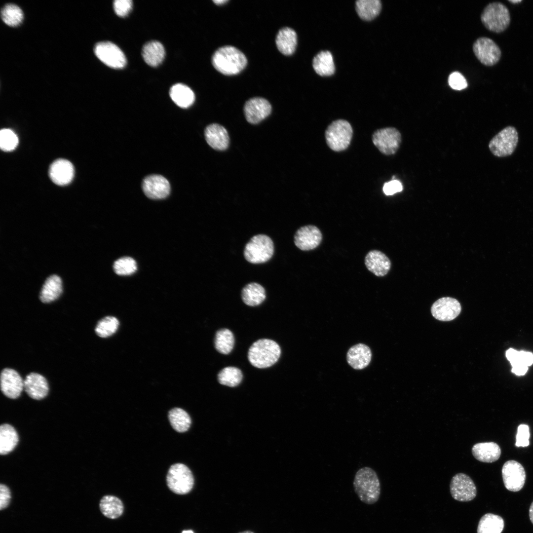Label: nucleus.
Masks as SVG:
<instances>
[{"label":"nucleus","instance_id":"6e6552de","mask_svg":"<svg viewBox=\"0 0 533 533\" xmlns=\"http://www.w3.org/2000/svg\"><path fill=\"white\" fill-rule=\"evenodd\" d=\"M518 142V134L517 130L513 126H508L491 140L489 143V148L495 156L505 157L514 152Z\"/></svg>","mask_w":533,"mask_h":533},{"label":"nucleus","instance_id":"c03bdc74","mask_svg":"<svg viewBox=\"0 0 533 533\" xmlns=\"http://www.w3.org/2000/svg\"><path fill=\"white\" fill-rule=\"evenodd\" d=\"M132 7L131 0H116L114 2V8L115 13L119 16L124 17L130 11Z\"/></svg>","mask_w":533,"mask_h":533},{"label":"nucleus","instance_id":"0eeeda50","mask_svg":"<svg viewBox=\"0 0 533 533\" xmlns=\"http://www.w3.org/2000/svg\"><path fill=\"white\" fill-rule=\"evenodd\" d=\"M166 482L168 488L173 493L185 495L192 489L194 478L191 471L187 466L178 463L172 465L169 468Z\"/></svg>","mask_w":533,"mask_h":533},{"label":"nucleus","instance_id":"a878e982","mask_svg":"<svg viewBox=\"0 0 533 533\" xmlns=\"http://www.w3.org/2000/svg\"><path fill=\"white\" fill-rule=\"evenodd\" d=\"M142 56L145 62L152 67H157L163 61L165 49L159 41L153 40L146 43L142 49Z\"/></svg>","mask_w":533,"mask_h":533},{"label":"nucleus","instance_id":"a18cd8bd","mask_svg":"<svg viewBox=\"0 0 533 533\" xmlns=\"http://www.w3.org/2000/svg\"><path fill=\"white\" fill-rule=\"evenodd\" d=\"M403 190L402 183L397 180H392L384 184L382 190L386 195H391Z\"/></svg>","mask_w":533,"mask_h":533},{"label":"nucleus","instance_id":"49530a36","mask_svg":"<svg viewBox=\"0 0 533 533\" xmlns=\"http://www.w3.org/2000/svg\"><path fill=\"white\" fill-rule=\"evenodd\" d=\"M11 499V493L9 489L5 485H0V509L6 508L9 505Z\"/></svg>","mask_w":533,"mask_h":533},{"label":"nucleus","instance_id":"f257e3e1","mask_svg":"<svg viewBox=\"0 0 533 533\" xmlns=\"http://www.w3.org/2000/svg\"><path fill=\"white\" fill-rule=\"evenodd\" d=\"M355 493L359 499L367 504L379 500L381 494L379 478L374 470L369 467L360 468L355 473L353 482Z\"/></svg>","mask_w":533,"mask_h":533},{"label":"nucleus","instance_id":"1a4fd4ad","mask_svg":"<svg viewBox=\"0 0 533 533\" xmlns=\"http://www.w3.org/2000/svg\"><path fill=\"white\" fill-rule=\"evenodd\" d=\"M375 146L382 154L390 155L398 150L402 141L399 131L395 127H385L378 129L372 135Z\"/></svg>","mask_w":533,"mask_h":533},{"label":"nucleus","instance_id":"603ef678","mask_svg":"<svg viewBox=\"0 0 533 533\" xmlns=\"http://www.w3.org/2000/svg\"><path fill=\"white\" fill-rule=\"evenodd\" d=\"M213 1L216 4H222L228 1V0H216Z\"/></svg>","mask_w":533,"mask_h":533},{"label":"nucleus","instance_id":"c85d7f7f","mask_svg":"<svg viewBox=\"0 0 533 533\" xmlns=\"http://www.w3.org/2000/svg\"><path fill=\"white\" fill-rule=\"evenodd\" d=\"M266 291L260 284L252 282L246 285L242 290V301L247 305L257 306L262 304L266 299Z\"/></svg>","mask_w":533,"mask_h":533},{"label":"nucleus","instance_id":"6e6d98bb","mask_svg":"<svg viewBox=\"0 0 533 533\" xmlns=\"http://www.w3.org/2000/svg\"><path fill=\"white\" fill-rule=\"evenodd\" d=\"M254 533L251 532V531H246L240 532V533Z\"/></svg>","mask_w":533,"mask_h":533},{"label":"nucleus","instance_id":"de8ad7c7","mask_svg":"<svg viewBox=\"0 0 533 533\" xmlns=\"http://www.w3.org/2000/svg\"><path fill=\"white\" fill-rule=\"evenodd\" d=\"M520 361L528 366L533 364V354L532 353L519 351Z\"/></svg>","mask_w":533,"mask_h":533},{"label":"nucleus","instance_id":"37998d69","mask_svg":"<svg viewBox=\"0 0 533 533\" xmlns=\"http://www.w3.org/2000/svg\"><path fill=\"white\" fill-rule=\"evenodd\" d=\"M448 83L452 88L457 90H462L467 86L465 78L458 72H454L449 75Z\"/></svg>","mask_w":533,"mask_h":533},{"label":"nucleus","instance_id":"39448f33","mask_svg":"<svg viewBox=\"0 0 533 533\" xmlns=\"http://www.w3.org/2000/svg\"><path fill=\"white\" fill-rule=\"evenodd\" d=\"M353 129L350 124L344 119L333 121L325 131L327 145L333 151L341 152L349 146L352 137Z\"/></svg>","mask_w":533,"mask_h":533},{"label":"nucleus","instance_id":"6ab92c4d","mask_svg":"<svg viewBox=\"0 0 533 533\" xmlns=\"http://www.w3.org/2000/svg\"><path fill=\"white\" fill-rule=\"evenodd\" d=\"M49 175L51 180L56 185H66L73 179L74 168L72 163L68 160L58 159L50 166Z\"/></svg>","mask_w":533,"mask_h":533},{"label":"nucleus","instance_id":"412c9836","mask_svg":"<svg viewBox=\"0 0 533 533\" xmlns=\"http://www.w3.org/2000/svg\"><path fill=\"white\" fill-rule=\"evenodd\" d=\"M204 135L207 143L213 149L224 151L228 148L229 136L227 130L223 126L217 123L211 124L206 127Z\"/></svg>","mask_w":533,"mask_h":533},{"label":"nucleus","instance_id":"4be33fe9","mask_svg":"<svg viewBox=\"0 0 533 533\" xmlns=\"http://www.w3.org/2000/svg\"><path fill=\"white\" fill-rule=\"evenodd\" d=\"M365 264L367 268L377 276L386 275L391 268L389 259L382 252L373 250L365 256Z\"/></svg>","mask_w":533,"mask_h":533},{"label":"nucleus","instance_id":"20e7f679","mask_svg":"<svg viewBox=\"0 0 533 533\" xmlns=\"http://www.w3.org/2000/svg\"><path fill=\"white\" fill-rule=\"evenodd\" d=\"M480 18L484 27L495 33H500L506 30L511 21L508 7L499 1L488 4L483 10Z\"/></svg>","mask_w":533,"mask_h":533},{"label":"nucleus","instance_id":"473e14b6","mask_svg":"<svg viewBox=\"0 0 533 533\" xmlns=\"http://www.w3.org/2000/svg\"><path fill=\"white\" fill-rule=\"evenodd\" d=\"M504 526L503 519L492 513H487L480 519L477 533H501Z\"/></svg>","mask_w":533,"mask_h":533},{"label":"nucleus","instance_id":"ddd939ff","mask_svg":"<svg viewBox=\"0 0 533 533\" xmlns=\"http://www.w3.org/2000/svg\"><path fill=\"white\" fill-rule=\"evenodd\" d=\"M502 476L505 488L511 492H518L524 486L526 472L523 466L517 461H507L502 468Z\"/></svg>","mask_w":533,"mask_h":533},{"label":"nucleus","instance_id":"2eb2a0df","mask_svg":"<svg viewBox=\"0 0 533 533\" xmlns=\"http://www.w3.org/2000/svg\"><path fill=\"white\" fill-rule=\"evenodd\" d=\"M271 105L266 99L254 97L247 101L244 106V112L247 121L256 124L267 117L271 113Z\"/></svg>","mask_w":533,"mask_h":533},{"label":"nucleus","instance_id":"bb28decb","mask_svg":"<svg viewBox=\"0 0 533 533\" xmlns=\"http://www.w3.org/2000/svg\"><path fill=\"white\" fill-rule=\"evenodd\" d=\"M62 292L61 279L56 275H52L45 281L39 295V299L43 303H49L59 298Z\"/></svg>","mask_w":533,"mask_h":533},{"label":"nucleus","instance_id":"f8f14e48","mask_svg":"<svg viewBox=\"0 0 533 533\" xmlns=\"http://www.w3.org/2000/svg\"><path fill=\"white\" fill-rule=\"evenodd\" d=\"M452 497L462 502L470 501L476 496L477 489L472 479L467 474L459 473L455 475L450 484Z\"/></svg>","mask_w":533,"mask_h":533},{"label":"nucleus","instance_id":"7ed1b4c3","mask_svg":"<svg viewBox=\"0 0 533 533\" xmlns=\"http://www.w3.org/2000/svg\"><path fill=\"white\" fill-rule=\"evenodd\" d=\"M281 349L275 341L267 339H260L250 347L248 358L252 365L257 368L269 367L277 362Z\"/></svg>","mask_w":533,"mask_h":533},{"label":"nucleus","instance_id":"f03ea898","mask_svg":"<svg viewBox=\"0 0 533 533\" xmlns=\"http://www.w3.org/2000/svg\"><path fill=\"white\" fill-rule=\"evenodd\" d=\"M212 63L220 73L225 75H234L246 66L245 55L237 48L226 45L219 48L213 54Z\"/></svg>","mask_w":533,"mask_h":533},{"label":"nucleus","instance_id":"4c0bfd02","mask_svg":"<svg viewBox=\"0 0 533 533\" xmlns=\"http://www.w3.org/2000/svg\"><path fill=\"white\" fill-rule=\"evenodd\" d=\"M23 16L21 8L14 4H7L1 10L2 21L11 27H16L20 25L23 21Z\"/></svg>","mask_w":533,"mask_h":533},{"label":"nucleus","instance_id":"8fccbe9b","mask_svg":"<svg viewBox=\"0 0 533 533\" xmlns=\"http://www.w3.org/2000/svg\"><path fill=\"white\" fill-rule=\"evenodd\" d=\"M512 366V372L517 375H523L528 370V366L520 362L513 364Z\"/></svg>","mask_w":533,"mask_h":533},{"label":"nucleus","instance_id":"9d476101","mask_svg":"<svg viewBox=\"0 0 533 533\" xmlns=\"http://www.w3.org/2000/svg\"><path fill=\"white\" fill-rule=\"evenodd\" d=\"M477 59L483 65L492 66L496 64L501 57L499 46L491 38L482 37L477 38L472 46Z\"/></svg>","mask_w":533,"mask_h":533},{"label":"nucleus","instance_id":"c756f323","mask_svg":"<svg viewBox=\"0 0 533 533\" xmlns=\"http://www.w3.org/2000/svg\"><path fill=\"white\" fill-rule=\"evenodd\" d=\"M18 433L15 428L9 424H3L0 426V454L4 455L10 453L18 442Z\"/></svg>","mask_w":533,"mask_h":533},{"label":"nucleus","instance_id":"aec40b11","mask_svg":"<svg viewBox=\"0 0 533 533\" xmlns=\"http://www.w3.org/2000/svg\"><path fill=\"white\" fill-rule=\"evenodd\" d=\"M24 389L31 398L36 400L44 398L49 390L45 378L36 373H31L26 376L24 381Z\"/></svg>","mask_w":533,"mask_h":533},{"label":"nucleus","instance_id":"5fc2aeb1","mask_svg":"<svg viewBox=\"0 0 533 533\" xmlns=\"http://www.w3.org/2000/svg\"><path fill=\"white\" fill-rule=\"evenodd\" d=\"M182 533H194L191 530L183 531Z\"/></svg>","mask_w":533,"mask_h":533},{"label":"nucleus","instance_id":"4468645a","mask_svg":"<svg viewBox=\"0 0 533 533\" xmlns=\"http://www.w3.org/2000/svg\"><path fill=\"white\" fill-rule=\"evenodd\" d=\"M461 307L456 299L446 297L437 300L431 308L433 316L442 321H449L455 319L460 313Z\"/></svg>","mask_w":533,"mask_h":533},{"label":"nucleus","instance_id":"a211bd4d","mask_svg":"<svg viewBox=\"0 0 533 533\" xmlns=\"http://www.w3.org/2000/svg\"><path fill=\"white\" fill-rule=\"evenodd\" d=\"M0 388L5 396L16 399L24 389V381L15 370L5 368L0 374Z\"/></svg>","mask_w":533,"mask_h":533},{"label":"nucleus","instance_id":"e433bc0d","mask_svg":"<svg viewBox=\"0 0 533 533\" xmlns=\"http://www.w3.org/2000/svg\"><path fill=\"white\" fill-rule=\"evenodd\" d=\"M243 378L241 371L235 367H227L218 374L219 382L229 387H235L240 384Z\"/></svg>","mask_w":533,"mask_h":533},{"label":"nucleus","instance_id":"72a5a7b5","mask_svg":"<svg viewBox=\"0 0 533 533\" xmlns=\"http://www.w3.org/2000/svg\"><path fill=\"white\" fill-rule=\"evenodd\" d=\"M355 8L359 16L364 20H371L380 13L381 3L380 0H358Z\"/></svg>","mask_w":533,"mask_h":533},{"label":"nucleus","instance_id":"f3484780","mask_svg":"<svg viewBox=\"0 0 533 533\" xmlns=\"http://www.w3.org/2000/svg\"><path fill=\"white\" fill-rule=\"evenodd\" d=\"M142 189L145 194L152 199H161L168 196L170 185L168 181L159 175H151L143 181Z\"/></svg>","mask_w":533,"mask_h":533},{"label":"nucleus","instance_id":"393cba45","mask_svg":"<svg viewBox=\"0 0 533 533\" xmlns=\"http://www.w3.org/2000/svg\"><path fill=\"white\" fill-rule=\"evenodd\" d=\"M278 50L285 55H291L295 52L297 44L296 32L290 27H284L278 31L276 39Z\"/></svg>","mask_w":533,"mask_h":533},{"label":"nucleus","instance_id":"dca6fc26","mask_svg":"<svg viewBox=\"0 0 533 533\" xmlns=\"http://www.w3.org/2000/svg\"><path fill=\"white\" fill-rule=\"evenodd\" d=\"M322 240L321 231L314 225L301 227L296 232L294 238L295 245L302 251H309L316 248Z\"/></svg>","mask_w":533,"mask_h":533},{"label":"nucleus","instance_id":"09e8293b","mask_svg":"<svg viewBox=\"0 0 533 533\" xmlns=\"http://www.w3.org/2000/svg\"><path fill=\"white\" fill-rule=\"evenodd\" d=\"M506 356L511 362V365L520 361L519 351L513 349H509L506 352Z\"/></svg>","mask_w":533,"mask_h":533},{"label":"nucleus","instance_id":"79ce46f5","mask_svg":"<svg viewBox=\"0 0 533 533\" xmlns=\"http://www.w3.org/2000/svg\"><path fill=\"white\" fill-rule=\"evenodd\" d=\"M530 437L529 426L527 424H520L517 428L515 445L517 447H527L530 444Z\"/></svg>","mask_w":533,"mask_h":533},{"label":"nucleus","instance_id":"7c9ffc66","mask_svg":"<svg viewBox=\"0 0 533 533\" xmlns=\"http://www.w3.org/2000/svg\"><path fill=\"white\" fill-rule=\"evenodd\" d=\"M312 66L315 72L321 76H331L335 71L333 57L329 51L318 53L313 59Z\"/></svg>","mask_w":533,"mask_h":533},{"label":"nucleus","instance_id":"cd10ccee","mask_svg":"<svg viewBox=\"0 0 533 533\" xmlns=\"http://www.w3.org/2000/svg\"><path fill=\"white\" fill-rule=\"evenodd\" d=\"M170 96L173 101L182 108L190 107L195 100L192 90L188 86L181 83H177L172 86Z\"/></svg>","mask_w":533,"mask_h":533},{"label":"nucleus","instance_id":"2f4dec72","mask_svg":"<svg viewBox=\"0 0 533 533\" xmlns=\"http://www.w3.org/2000/svg\"><path fill=\"white\" fill-rule=\"evenodd\" d=\"M99 507L105 517L112 519L120 517L123 511V505L121 500L111 495H105L101 498Z\"/></svg>","mask_w":533,"mask_h":533},{"label":"nucleus","instance_id":"3c124183","mask_svg":"<svg viewBox=\"0 0 533 533\" xmlns=\"http://www.w3.org/2000/svg\"><path fill=\"white\" fill-rule=\"evenodd\" d=\"M529 516H530V520H531V522L532 523V524H533V502L531 504V506H530V507Z\"/></svg>","mask_w":533,"mask_h":533},{"label":"nucleus","instance_id":"c9c22d12","mask_svg":"<svg viewBox=\"0 0 533 533\" xmlns=\"http://www.w3.org/2000/svg\"><path fill=\"white\" fill-rule=\"evenodd\" d=\"M214 344L216 350L223 354H228L232 350L234 338L232 333L228 329L218 330L215 334Z\"/></svg>","mask_w":533,"mask_h":533},{"label":"nucleus","instance_id":"f704fd0d","mask_svg":"<svg viewBox=\"0 0 533 533\" xmlns=\"http://www.w3.org/2000/svg\"><path fill=\"white\" fill-rule=\"evenodd\" d=\"M169 420L173 428L177 432L183 433L190 427L191 419L188 413L180 408L171 409L168 415Z\"/></svg>","mask_w":533,"mask_h":533},{"label":"nucleus","instance_id":"423d86ee","mask_svg":"<svg viewBox=\"0 0 533 533\" xmlns=\"http://www.w3.org/2000/svg\"><path fill=\"white\" fill-rule=\"evenodd\" d=\"M273 252V243L271 238L261 234L254 236L246 244L244 255L250 263L261 264L268 261Z\"/></svg>","mask_w":533,"mask_h":533},{"label":"nucleus","instance_id":"864d4df0","mask_svg":"<svg viewBox=\"0 0 533 533\" xmlns=\"http://www.w3.org/2000/svg\"><path fill=\"white\" fill-rule=\"evenodd\" d=\"M508 1L512 3L516 4L521 2L522 0H508Z\"/></svg>","mask_w":533,"mask_h":533},{"label":"nucleus","instance_id":"a19ab883","mask_svg":"<svg viewBox=\"0 0 533 533\" xmlns=\"http://www.w3.org/2000/svg\"><path fill=\"white\" fill-rule=\"evenodd\" d=\"M18 144V137L12 130L7 128L0 130V147L2 151H11L15 149Z\"/></svg>","mask_w":533,"mask_h":533},{"label":"nucleus","instance_id":"ea45409f","mask_svg":"<svg viewBox=\"0 0 533 533\" xmlns=\"http://www.w3.org/2000/svg\"><path fill=\"white\" fill-rule=\"evenodd\" d=\"M137 266L136 261L132 258L125 257L117 260L114 264L115 272L119 275H129L134 273Z\"/></svg>","mask_w":533,"mask_h":533},{"label":"nucleus","instance_id":"b1692460","mask_svg":"<svg viewBox=\"0 0 533 533\" xmlns=\"http://www.w3.org/2000/svg\"><path fill=\"white\" fill-rule=\"evenodd\" d=\"M471 451L477 460L486 463L496 461L501 455L499 446L494 442L476 443L473 446Z\"/></svg>","mask_w":533,"mask_h":533},{"label":"nucleus","instance_id":"58836bf2","mask_svg":"<svg viewBox=\"0 0 533 533\" xmlns=\"http://www.w3.org/2000/svg\"><path fill=\"white\" fill-rule=\"evenodd\" d=\"M119 326L118 319L114 316H106L97 323L95 331L100 337L107 338L113 335Z\"/></svg>","mask_w":533,"mask_h":533},{"label":"nucleus","instance_id":"5701e85b","mask_svg":"<svg viewBox=\"0 0 533 533\" xmlns=\"http://www.w3.org/2000/svg\"><path fill=\"white\" fill-rule=\"evenodd\" d=\"M372 352L370 348L363 343L351 346L347 351L346 359L348 364L356 370L366 368L371 362Z\"/></svg>","mask_w":533,"mask_h":533},{"label":"nucleus","instance_id":"9b49d317","mask_svg":"<svg viewBox=\"0 0 533 533\" xmlns=\"http://www.w3.org/2000/svg\"><path fill=\"white\" fill-rule=\"evenodd\" d=\"M94 53L98 58L107 66L114 69H122L126 64V59L122 50L110 41L97 43Z\"/></svg>","mask_w":533,"mask_h":533}]
</instances>
